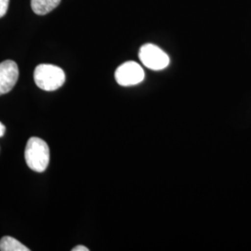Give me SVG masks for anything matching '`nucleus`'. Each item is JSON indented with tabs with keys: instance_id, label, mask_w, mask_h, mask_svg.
Returning <instances> with one entry per match:
<instances>
[{
	"instance_id": "0eeeda50",
	"label": "nucleus",
	"mask_w": 251,
	"mask_h": 251,
	"mask_svg": "<svg viewBox=\"0 0 251 251\" xmlns=\"http://www.w3.org/2000/svg\"><path fill=\"white\" fill-rule=\"evenodd\" d=\"M1 251H29L30 250L25 245L19 242L17 239L11 236H4L0 240Z\"/></svg>"
},
{
	"instance_id": "20e7f679",
	"label": "nucleus",
	"mask_w": 251,
	"mask_h": 251,
	"mask_svg": "<svg viewBox=\"0 0 251 251\" xmlns=\"http://www.w3.org/2000/svg\"><path fill=\"white\" fill-rule=\"evenodd\" d=\"M145 74L143 67L136 62L128 61L117 67L115 78L122 87L136 86L144 80Z\"/></svg>"
},
{
	"instance_id": "6e6552de",
	"label": "nucleus",
	"mask_w": 251,
	"mask_h": 251,
	"mask_svg": "<svg viewBox=\"0 0 251 251\" xmlns=\"http://www.w3.org/2000/svg\"><path fill=\"white\" fill-rule=\"evenodd\" d=\"M9 0H0V18H2L8 11Z\"/></svg>"
},
{
	"instance_id": "7ed1b4c3",
	"label": "nucleus",
	"mask_w": 251,
	"mask_h": 251,
	"mask_svg": "<svg viewBox=\"0 0 251 251\" xmlns=\"http://www.w3.org/2000/svg\"><path fill=\"white\" fill-rule=\"evenodd\" d=\"M139 59L146 68L152 71L164 70L171 63L169 55L158 46L151 43L141 47L139 50Z\"/></svg>"
},
{
	"instance_id": "f03ea898",
	"label": "nucleus",
	"mask_w": 251,
	"mask_h": 251,
	"mask_svg": "<svg viewBox=\"0 0 251 251\" xmlns=\"http://www.w3.org/2000/svg\"><path fill=\"white\" fill-rule=\"evenodd\" d=\"M65 78L63 69L53 64H39L34 73L36 86L46 91L60 89L64 84Z\"/></svg>"
},
{
	"instance_id": "9d476101",
	"label": "nucleus",
	"mask_w": 251,
	"mask_h": 251,
	"mask_svg": "<svg viewBox=\"0 0 251 251\" xmlns=\"http://www.w3.org/2000/svg\"><path fill=\"white\" fill-rule=\"evenodd\" d=\"M6 132V126L0 122V137H2Z\"/></svg>"
},
{
	"instance_id": "f257e3e1",
	"label": "nucleus",
	"mask_w": 251,
	"mask_h": 251,
	"mask_svg": "<svg viewBox=\"0 0 251 251\" xmlns=\"http://www.w3.org/2000/svg\"><path fill=\"white\" fill-rule=\"evenodd\" d=\"M25 157L32 171L44 172L50 163V148L42 139L32 137L27 142Z\"/></svg>"
},
{
	"instance_id": "39448f33",
	"label": "nucleus",
	"mask_w": 251,
	"mask_h": 251,
	"mask_svg": "<svg viewBox=\"0 0 251 251\" xmlns=\"http://www.w3.org/2000/svg\"><path fill=\"white\" fill-rule=\"evenodd\" d=\"M18 77L17 63L11 60H6L0 63V96L14 88Z\"/></svg>"
},
{
	"instance_id": "1a4fd4ad",
	"label": "nucleus",
	"mask_w": 251,
	"mask_h": 251,
	"mask_svg": "<svg viewBox=\"0 0 251 251\" xmlns=\"http://www.w3.org/2000/svg\"><path fill=\"white\" fill-rule=\"evenodd\" d=\"M73 251H89L90 250L84 246H77L75 248H74L72 250Z\"/></svg>"
},
{
	"instance_id": "423d86ee",
	"label": "nucleus",
	"mask_w": 251,
	"mask_h": 251,
	"mask_svg": "<svg viewBox=\"0 0 251 251\" xmlns=\"http://www.w3.org/2000/svg\"><path fill=\"white\" fill-rule=\"evenodd\" d=\"M61 0H31V7L37 15H46L56 9Z\"/></svg>"
}]
</instances>
